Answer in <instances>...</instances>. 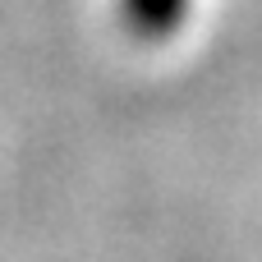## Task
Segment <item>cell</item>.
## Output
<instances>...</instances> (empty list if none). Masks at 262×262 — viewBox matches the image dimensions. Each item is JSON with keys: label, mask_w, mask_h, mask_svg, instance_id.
Returning <instances> with one entry per match:
<instances>
[{"label": "cell", "mask_w": 262, "mask_h": 262, "mask_svg": "<svg viewBox=\"0 0 262 262\" xmlns=\"http://www.w3.org/2000/svg\"><path fill=\"white\" fill-rule=\"evenodd\" d=\"M184 0H129V18L143 28V32H166L175 23Z\"/></svg>", "instance_id": "1"}]
</instances>
